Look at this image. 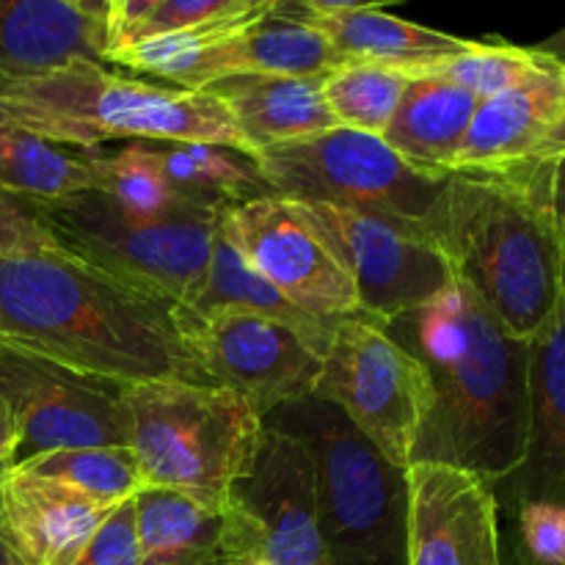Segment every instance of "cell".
Segmentation results:
<instances>
[{"mask_svg":"<svg viewBox=\"0 0 565 565\" xmlns=\"http://www.w3.org/2000/svg\"><path fill=\"white\" fill-rule=\"evenodd\" d=\"M0 397L14 425L9 467L75 447H130L121 384L0 345Z\"/></svg>","mask_w":565,"mask_h":565,"instance_id":"11","label":"cell"},{"mask_svg":"<svg viewBox=\"0 0 565 565\" xmlns=\"http://www.w3.org/2000/svg\"><path fill=\"white\" fill-rule=\"evenodd\" d=\"M312 397L340 408L386 461L412 467L430 406L428 375L381 320L359 312L331 323Z\"/></svg>","mask_w":565,"mask_h":565,"instance_id":"9","label":"cell"},{"mask_svg":"<svg viewBox=\"0 0 565 565\" xmlns=\"http://www.w3.org/2000/svg\"><path fill=\"white\" fill-rule=\"evenodd\" d=\"M42 248H55V243L36 218L33 202L11 196L0 188V257Z\"/></svg>","mask_w":565,"mask_h":565,"instance_id":"35","label":"cell"},{"mask_svg":"<svg viewBox=\"0 0 565 565\" xmlns=\"http://www.w3.org/2000/svg\"><path fill=\"white\" fill-rule=\"evenodd\" d=\"M513 561H516V563H513V565H535V563H530L527 557H524L522 552H519V550H516V557H513Z\"/></svg>","mask_w":565,"mask_h":565,"instance_id":"46","label":"cell"},{"mask_svg":"<svg viewBox=\"0 0 565 565\" xmlns=\"http://www.w3.org/2000/svg\"><path fill=\"white\" fill-rule=\"evenodd\" d=\"M221 230L257 274L312 318L362 312L351 276L290 199L268 193L230 204L221 213Z\"/></svg>","mask_w":565,"mask_h":565,"instance_id":"13","label":"cell"},{"mask_svg":"<svg viewBox=\"0 0 565 565\" xmlns=\"http://www.w3.org/2000/svg\"><path fill=\"white\" fill-rule=\"evenodd\" d=\"M232 565H270V563L259 555H243L241 561H235Z\"/></svg>","mask_w":565,"mask_h":565,"instance_id":"44","label":"cell"},{"mask_svg":"<svg viewBox=\"0 0 565 565\" xmlns=\"http://www.w3.org/2000/svg\"><path fill=\"white\" fill-rule=\"evenodd\" d=\"M497 502H555L565 508V279L561 307L530 342V428L516 472L494 486Z\"/></svg>","mask_w":565,"mask_h":565,"instance_id":"17","label":"cell"},{"mask_svg":"<svg viewBox=\"0 0 565 565\" xmlns=\"http://www.w3.org/2000/svg\"><path fill=\"white\" fill-rule=\"evenodd\" d=\"M408 475V565H505L494 486L450 463Z\"/></svg>","mask_w":565,"mask_h":565,"instance_id":"15","label":"cell"},{"mask_svg":"<svg viewBox=\"0 0 565 565\" xmlns=\"http://www.w3.org/2000/svg\"><path fill=\"white\" fill-rule=\"evenodd\" d=\"M252 160L274 196L362 210L423 230L450 174L417 169L381 136L351 127L259 149Z\"/></svg>","mask_w":565,"mask_h":565,"instance_id":"8","label":"cell"},{"mask_svg":"<svg viewBox=\"0 0 565 565\" xmlns=\"http://www.w3.org/2000/svg\"><path fill=\"white\" fill-rule=\"evenodd\" d=\"M180 329L207 384L246 397L259 417L315 395L323 351L292 326L232 307H180Z\"/></svg>","mask_w":565,"mask_h":565,"instance_id":"12","label":"cell"},{"mask_svg":"<svg viewBox=\"0 0 565 565\" xmlns=\"http://www.w3.org/2000/svg\"><path fill=\"white\" fill-rule=\"evenodd\" d=\"M0 345L114 384H207L180 307L58 248L0 257Z\"/></svg>","mask_w":565,"mask_h":565,"instance_id":"1","label":"cell"},{"mask_svg":"<svg viewBox=\"0 0 565 565\" xmlns=\"http://www.w3.org/2000/svg\"><path fill=\"white\" fill-rule=\"evenodd\" d=\"M535 50L544 55H550V58L561 61V64H565V28H561L557 33H552L550 39H544L541 44H535Z\"/></svg>","mask_w":565,"mask_h":565,"instance_id":"41","label":"cell"},{"mask_svg":"<svg viewBox=\"0 0 565 565\" xmlns=\"http://www.w3.org/2000/svg\"><path fill=\"white\" fill-rule=\"evenodd\" d=\"M11 121L50 141L99 149L116 138L215 143L254 158L226 105L207 88L116 75L97 61H70L36 75H0Z\"/></svg>","mask_w":565,"mask_h":565,"instance_id":"4","label":"cell"},{"mask_svg":"<svg viewBox=\"0 0 565 565\" xmlns=\"http://www.w3.org/2000/svg\"><path fill=\"white\" fill-rule=\"evenodd\" d=\"M110 511L72 486L20 467H6L0 480V539L22 565H75Z\"/></svg>","mask_w":565,"mask_h":565,"instance_id":"16","label":"cell"},{"mask_svg":"<svg viewBox=\"0 0 565 565\" xmlns=\"http://www.w3.org/2000/svg\"><path fill=\"white\" fill-rule=\"evenodd\" d=\"M70 3L77 6V9H83V11H92V14L103 17V0H70Z\"/></svg>","mask_w":565,"mask_h":565,"instance_id":"42","label":"cell"},{"mask_svg":"<svg viewBox=\"0 0 565 565\" xmlns=\"http://www.w3.org/2000/svg\"><path fill=\"white\" fill-rule=\"evenodd\" d=\"M0 188L28 202L99 191L92 149L66 147L17 125L0 127Z\"/></svg>","mask_w":565,"mask_h":565,"instance_id":"25","label":"cell"},{"mask_svg":"<svg viewBox=\"0 0 565 565\" xmlns=\"http://www.w3.org/2000/svg\"><path fill=\"white\" fill-rule=\"evenodd\" d=\"M406 0H281L290 11L298 14H337V11H367L386 9V6H401Z\"/></svg>","mask_w":565,"mask_h":565,"instance_id":"37","label":"cell"},{"mask_svg":"<svg viewBox=\"0 0 565 565\" xmlns=\"http://www.w3.org/2000/svg\"><path fill=\"white\" fill-rule=\"evenodd\" d=\"M281 0H163L147 20L132 28L121 44L138 42L160 33L185 31V28L204 25H230V22H254L274 11ZM114 47V50H116Z\"/></svg>","mask_w":565,"mask_h":565,"instance_id":"32","label":"cell"},{"mask_svg":"<svg viewBox=\"0 0 565 565\" xmlns=\"http://www.w3.org/2000/svg\"><path fill=\"white\" fill-rule=\"evenodd\" d=\"M265 425L312 456L320 535L331 565H408V475L386 461L331 403L307 397Z\"/></svg>","mask_w":565,"mask_h":565,"instance_id":"6","label":"cell"},{"mask_svg":"<svg viewBox=\"0 0 565 565\" xmlns=\"http://www.w3.org/2000/svg\"><path fill=\"white\" fill-rule=\"evenodd\" d=\"M0 565H22L3 539H0Z\"/></svg>","mask_w":565,"mask_h":565,"instance_id":"43","label":"cell"},{"mask_svg":"<svg viewBox=\"0 0 565 565\" xmlns=\"http://www.w3.org/2000/svg\"><path fill=\"white\" fill-rule=\"evenodd\" d=\"M281 9H287V6H281ZM292 14H298V11H292ZM298 17L312 22L345 61L395 66L403 72L452 58L472 44V39L450 36V33L434 31V28L417 25V22L401 20V17L375 9Z\"/></svg>","mask_w":565,"mask_h":565,"instance_id":"24","label":"cell"},{"mask_svg":"<svg viewBox=\"0 0 565 565\" xmlns=\"http://www.w3.org/2000/svg\"><path fill=\"white\" fill-rule=\"evenodd\" d=\"M230 511L248 555L270 565H331L320 535L312 456L296 436L265 425L252 469L232 489Z\"/></svg>","mask_w":565,"mask_h":565,"instance_id":"14","label":"cell"},{"mask_svg":"<svg viewBox=\"0 0 565 565\" xmlns=\"http://www.w3.org/2000/svg\"><path fill=\"white\" fill-rule=\"evenodd\" d=\"M552 193H555V207L563 221L565 232V152L555 160V171H552Z\"/></svg>","mask_w":565,"mask_h":565,"instance_id":"40","label":"cell"},{"mask_svg":"<svg viewBox=\"0 0 565 565\" xmlns=\"http://www.w3.org/2000/svg\"><path fill=\"white\" fill-rule=\"evenodd\" d=\"M519 552L535 565H565V508L555 502H519Z\"/></svg>","mask_w":565,"mask_h":565,"instance_id":"33","label":"cell"},{"mask_svg":"<svg viewBox=\"0 0 565 565\" xmlns=\"http://www.w3.org/2000/svg\"><path fill=\"white\" fill-rule=\"evenodd\" d=\"M565 103V64L480 99L450 171L505 169L535 158Z\"/></svg>","mask_w":565,"mask_h":565,"instance_id":"19","label":"cell"},{"mask_svg":"<svg viewBox=\"0 0 565 565\" xmlns=\"http://www.w3.org/2000/svg\"><path fill=\"white\" fill-rule=\"evenodd\" d=\"M110 3V0H103V11H105V6H108Z\"/></svg>","mask_w":565,"mask_h":565,"instance_id":"48","label":"cell"},{"mask_svg":"<svg viewBox=\"0 0 565 565\" xmlns=\"http://www.w3.org/2000/svg\"><path fill=\"white\" fill-rule=\"evenodd\" d=\"M141 565H232L248 555L232 511H213L163 489L136 494Z\"/></svg>","mask_w":565,"mask_h":565,"instance_id":"22","label":"cell"},{"mask_svg":"<svg viewBox=\"0 0 565 565\" xmlns=\"http://www.w3.org/2000/svg\"><path fill=\"white\" fill-rule=\"evenodd\" d=\"M342 64L348 61L312 22L276 6L204 50L182 88H207L235 75L326 77Z\"/></svg>","mask_w":565,"mask_h":565,"instance_id":"18","label":"cell"},{"mask_svg":"<svg viewBox=\"0 0 565 565\" xmlns=\"http://www.w3.org/2000/svg\"><path fill=\"white\" fill-rule=\"evenodd\" d=\"M3 125H14V121H11V114H9V108H6V103L0 99V127Z\"/></svg>","mask_w":565,"mask_h":565,"instance_id":"45","label":"cell"},{"mask_svg":"<svg viewBox=\"0 0 565 565\" xmlns=\"http://www.w3.org/2000/svg\"><path fill=\"white\" fill-rule=\"evenodd\" d=\"M77 58L108 61L103 17L70 0H0V75H36Z\"/></svg>","mask_w":565,"mask_h":565,"instance_id":"20","label":"cell"},{"mask_svg":"<svg viewBox=\"0 0 565 565\" xmlns=\"http://www.w3.org/2000/svg\"><path fill=\"white\" fill-rule=\"evenodd\" d=\"M565 152V103H563V110L561 116H557L555 127L550 130V136L544 138V143H541V149L535 152L533 160H544V163H555L557 158Z\"/></svg>","mask_w":565,"mask_h":565,"instance_id":"38","label":"cell"},{"mask_svg":"<svg viewBox=\"0 0 565 565\" xmlns=\"http://www.w3.org/2000/svg\"><path fill=\"white\" fill-rule=\"evenodd\" d=\"M42 478L72 486L105 505L116 508L132 500L143 489L141 469L132 447H75V450H55L20 463Z\"/></svg>","mask_w":565,"mask_h":565,"instance_id":"28","label":"cell"},{"mask_svg":"<svg viewBox=\"0 0 565 565\" xmlns=\"http://www.w3.org/2000/svg\"><path fill=\"white\" fill-rule=\"evenodd\" d=\"M224 207L230 202L191 199L185 207L147 218L121 210L103 191L33 202L58 252L177 307H191L202 292Z\"/></svg>","mask_w":565,"mask_h":565,"instance_id":"7","label":"cell"},{"mask_svg":"<svg viewBox=\"0 0 565 565\" xmlns=\"http://www.w3.org/2000/svg\"><path fill=\"white\" fill-rule=\"evenodd\" d=\"M406 86L408 75L403 70L348 61L323 77V99L340 127L384 136Z\"/></svg>","mask_w":565,"mask_h":565,"instance_id":"29","label":"cell"},{"mask_svg":"<svg viewBox=\"0 0 565 565\" xmlns=\"http://www.w3.org/2000/svg\"><path fill=\"white\" fill-rule=\"evenodd\" d=\"M121 401L143 489L226 511L265 430L252 403L226 386L180 379L125 384Z\"/></svg>","mask_w":565,"mask_h":565,"instance_id":"5","label":"cell"},{"mask_svg":"<svg viewBox=\"0 0 565 565\" xmlns=\"http://www.w3.org/2000/svg\"><path fill=\"white\" fill-rule=\"evenodd\" d=\"M555 64V58L539 53L535 47H516V44L505 42H472L463 53L436 61V64L419 66V70L406 72V75L439 77V81L467 88L478 99H489L494 94L505 92V88L541 75V72Z\"/></svg>","mask_w":565,"mask_h":565,"instance_id":"31","label":"cell"},{"mask_svg":"<svg viewBox=\"0 0 565 565\" xmlns=\"http://www.w3.org/2000/svg\"><path fill=\"white\" fill-rule=\"evenodd\" d=\"M207 92L226 105L254 154L340 127L323 99V77L235 75L210 83Z\"/></svg>","mask_w":565,"mask_h":565,"instance_id":"21","label":"cell"},{"mask_svg":"<svg viewBox=\"0 0 565 565\" xmlns=\"http://www.w3.org/2000/svg\"><path fill=\"white\" fill-rule=\"evenodd\" d=\"M152 152L166 180L185 196L237 204L270 193L254 160L235 149L215 143H152Z\"/></svg>","mask_w":565,"mask_h":565,"instance_id":"27","label":"cell"},{"mask_svg":"<svg viewBox=\"0 0 565 565\" xmlns=\"http://www.w3.org/2000/svg\"><path fill=\"white\" fill-rule=\"evenodd\" d=\"M296 207L351 276L367 318L390 323L456 281L445 254L419 224L323 202H296Z\"/></svg>","mask_w":565,"mask_h":565,"instance_id":"10","label":"cell"},{"mask_svg":"<svg viewBox=\"0 0 565 565\" xmlns=\"http://www.w3.org/2000/svg\"><path fill=\"white\" fill-rule=\"evenodd\" d=\"M163 0H110L103 11L105 33H108V53L152 14Z\"/></svg>","mask_w":565,"mask_h":565,"instance_id":"36","label":"cell"},{"mask_svg":"<svg viewBox=\"0 0 565 565\" xmlns=\"http://www.w3.org/2000/svg\"><path fill=\"white\" fill-rule=\"evenodd\" d=\"M218 307L243 309V312L263 315V318L292 326V329L301 331L307 340H312L320 351H326L331 323H334V320L312 318V315L298 309L292 301H287V298L281 296L263 274H257V270L243 259V254L232 246L226 232L221 230V218L213 235L207 279H204L202 292H199L196 301L191 303V309L207 312V309Z\"/></svg>","mask_w":565,"mask_h":565,"instance_id":"26","label":"cell"},{"mask_svg":"<svg viewBox=\"0 0 565 565\" xmlns=\"http://www.w3.org/2000/svg\"><path fill=\"white\" fill-rule=\"evenodd\" d=\"M92 166L99 180V191L108 193L121 210L132 215H147V218L163 215L185 207L193 199L166 180L152 152V141H130L114 154L92 149Z\"/></svg>","mask_w":565,"mask_h":565,"instance_id":"30","label":"cell"},{"mask_svg":"<svg viewBox=\"0 0 565 565\" xmlns=\"http://www.w3.org/2000/svg\"><path fill=\"white\" fill-rule=\"evenodd\" d=\"M555 163L450 171L425 232L452 276L524 342L555 318L565 279V232L552 193Z\"/></svg>","mask_w":565,"mask_h":565,"instance_id":"3","label":"cell"},{"mask_svg":"<svg viewBox=\"0 0 565 565\" xmlns=\"http://www.w3.org/2000/svg\"><path fill=\"white\" fill-rule=\"evenodd\" d=\"M3 472H6V467H3V463H0V480H3Z\"/></svg>","mask_w":565,"mask_h":565,"instance_id":"47","label":"cell"},{"mask_svg":"<svg viewBox=\"0 0 565 565\" xmlns=\"http://www.w3.org/2000/svg\"><path fill=\"white\" fill-rule=\"evenodd\" d=\"M384 326L428 375L412 463H450L491 486L511 478L527 447L530 342L502 329L458 279Z\"/></svg>","mask_w":565,"mask_h":565,"instance_id":"2","label":"cell"},{"mask_svg":"<svg viewBox=\"0 0 565 565\" xmlns=\"http://www.w3.org/2000/svg\"><path fill=\"white\" fill-rule=\"evenodd\" d=\"M75 565H141L136 497L116 505L105 516Z\"/></svg>","mask_w":565,"mask_h":565,"instance_id":"34","label":"cell"},{"mask_svg":"<svg viewBox=\"0 0 565 565\" xmlns=\"http://www.w3.org/2000/svg\"><path fill=\"white\" fill-rule=\"evenodd\" d=\"M11 452H14V425H11V414L0 397V463L3 467H9Z\"/></svg>","mask_w":565,"mask_h":565,"instance_id":"39","label":"cell"},{"mask_svg":"<svg viewBox=\"0 0 565 565\" xmlns=\"http://www.w3.org/2000/svg\"><path fill=\"white\" fill-rule=\"evenodd\" d=\"M480 99L439 77H408L384 141L412 166L447 174Z\"/></svg>","mask_w":565,"mask_h":565,"instance_id":"23","label":"cell"}]
</instances>
